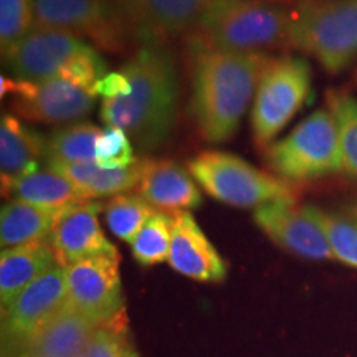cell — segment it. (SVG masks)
Masks as SVG:
<instances>
[{"instance_id":"obj_1","label":"cell","mask_w":357,"mask_h":357,"mask_svg":"<svg viewBox=\"0 0 357 357\" xmlns=\"http://www.w3.org/2000/svg\"><path fill=\"white\" fill-rule=\"evenodd\" d=\"M119 70L129 79V93L101 100L102 123L123 129L142 151L155 149L166 142L176 119V65L164 45H141Z\"/></svg>"},{"instance_id":"obj_2","label":"cell","mask_w":357,"mask_h":357,"mask_svg":"<svg viewBox=\"0 0 357 357\" xmlns=\"http://www.w3.org/2000/svg\"><path fill=\"white\" fill-rule=\"evenodd\" d=\"M270 60L265 53H194L190 113L205 141L234 136Z\"/></svg>"},{"instance_id":"obj_3","label":"cell","mask_w":357,"mask_h":357,"mask_svg":"<svg viewBox=\"0 0 357 357\" xmlns=\"http://www.w3.org/2000/svg\"><path fill=\"white\" fill-rule=\"evenodd\" d=\"M293 12L261 0H217L187 37L192 53H263L289 47Z\"/></svg>"},{"instance_id":"obj_4","label":"cell","mask_w":357,"mask_h":357,"mask_svg":"<svg viewBox=\"0 0 357 357\" xmlns=\"http://www.w3.org/2000/svg\"><path fill=\"white\" fill-rule=\"evenodd\" d=\"M2 61L15 79L65 78L95 93L98 83L108 75L106 63L91 45L75 35L40 26L3 52Z\"/></svg>"},{"instance_id":"obj_5","label":"cell","mask_w":357,"mask_h":357,"mask_svg":"<svg viewBox=\"0 0 357 357\" xmlns=\"http://www.w3.org/2000/svg\"><path fill=\"white\" fill-rule=\"evenodd\" d=\"M289 47L314 56L329 73L357 60V0L305 2L293 12Z\"/></svg>"},{"instance_id":"obj_6","label":"cell","mask_w":357,"mask_h":357,"mask_svg":"<svg viewBox=\"0 0 357 357\" xmlns=\"http://www.w3.org/2000/svg\"><path fill=\"white\" fill-rule=\"evenodd\" d=\"M266 162L276 176L288 182L342 172V149L337 123L329 109H319L287 137L268 146Z\"/></svg>"},{"instance_id":"obj_7","label":"cell","mask_w":357,"mask_h":357,"mask_svg":"<svg viewBox=\"0 0 357 357\" xmlns=\"http://www.w3.org/2000/svg\"><path fill=\"white\" fill-rule=\"evenodd\" d=\"M187 171L211 197L238 208L296 199L288 181L260 171L235 154L205 151L187 162Z\"/></svg>"},{"instance_id":"obj_8","label":"cell","mask_w":357,"mask_h":357,"mask_svg":"<svg viewBox=\"0 0 357 357\" xmlns=\"http://www.w3.org/2000/svg\"><path fill=\"white\" fill-rule=\"evenodd\" d=\"M311 93V68L298 56L271 58L263 70L252 108L257 144L270 146Z\"/></svg>"},{"instance_id":"obj_9","label":"cell","mask_w":357,"mask_h":357,"mask_svg":"<svg viewBox=\"0 0 357 357\" xmlns=\"http://www.w3.org/2000/svg\"><path fill=\"white\" fill-rule=\"evenodd\" d=\"M66 305L96 328L124 323L119 253L65 266Z\"/></svg>"},{"instance_id":"obj_10","label":"cell","mask_w":357,"mask_h":357,"mask_svg":"<svg viewBox=\"0 0 357 357\" xmlns=\"http://www.w3.org/2000/svg\"><path fill=\"white\" fill-rule=\"evenodd\" d=\"M2 98L19 119L43 124H61L82 119L95 108L96 93L65 78L25 82L2 77Z\"/></svg>"},{"instance_id":"obj_11","label":"cell","mask_w":357,"mask_h":357,"mask_svg":"<svg viewBox=\"0 0 357 357\" xmlns=\"http://www.w3.org/2000/svg\"><path fill=\"white\" fill-rule=\"evenodd\" d=\"M35 26L89 38L102 50H119L129 37L116 0H32Z\"/></svg>"},{"instance_id":"obj_12","label":"cell","mask_w":357,"mask_h":357,"mask_svg":"<svg viewBox=\"0 0 357 357\" xmlns=\"http://www.w3.org/2000/svg\"><path fill=\"white\" fill-rule=\"evenodd\" d=\"M217 0H116L129 37L164 45L197 30Z\"/></svg>"},{"instance_id":"obj_13","label":"cell","mask_w":357,"mask_h":357,"mask_svg":"<svg viewBox=\"0 0 357 357\" xmlns=\"http://www.w3.org/2000/svg\"><path fill=\"white\" fill-rule=\"evenodd\" d=\"M255 223L276 245L310 260H334L328 236L312 211L296 199H280L255 211Z\"/></svg>"},{"instance_id":"obj_14","label":"cell","mask_w":357,"mask_h":357,"mask_svg":"<svg viewBox=\"0 0 357 357\" xmlns=\"http://www.w3.org/2000/svg\"><path fill=\"white\" fill-rule=\"evenodd\" d=\"M65 266L56 265L29 284L2 310L3 334L19 346L42 333L66 310Z\"/></svg>"},{"instance_id":"obj_15","label":"cell","mask_w":357,"mask_h":357,"mask_svg":"<svg viewBox=\"0 0 357 357\" xmlns=\"http://www.w3.org/2000/svg\"><path fill=\"white\" fill-rule=\"evenodd\" d=\"M172 215V242L167 263L177 273L202 283L225 280L227 265L190 212Z\"/></svg>"},{"instance_id":"obj_16","label":"cell","mask_w":357,"mask_h":357,"mask_svg":"<svg viewBox=\"0 0 357 357\" xmlns=\"http://www.w3.org/2000/svg\"><path fill=\"white\" fill-rule=\"evenodd\" d=\"M100 211L101 205L88 200L73 205L60 217L48 236L60 265L68 266L86 258L118 253L114 245L102 234L98 220Z\"/></svg>"},{"instance_id":"obj_17","label":"cell","mask_w":357,"mask_h":357,"mask_svg":"<svg viewBox=\"0 0 357 357\" xmlns=\"http://www.w3.org/2000/svg\"><path fill=\"white\" fill-rule=\"evenodd\" d=\"M137 194L155 211L189 212L202 204V194L190 172L172 160L147 159Z\"/></svg>"},{"instance_id":"obj_18","label":"cell","mask_w":357,"mask_h":357,"mask_svg":"<svg viewBox=\"0 0 357 357\" xmlns=\"http://www.w3.org/2000/svg\"><path fill=\"white\" fill-rule=\"evenodd\" d=\"M47 160V136L25 126L13 114H3L0 123V181L2 194H10L20 178L40 169Z\"/></svg>"},{"instance_id":"obj_19","label":"cell","mask_w":357,"mask_h":357,"mask_svg":"<svg viewBox=\"0 0 357 357\" xmlns=\"http://www.w3.org/2000/svg\"><path fill=\"white\" fill-rule=\"evenodd\" d=\"M98 329L66 306L42 333L17 346L10 357H83Z\"/></svg>"},{"instance_id":"obj_20","label":"cell","mask_w":357,"mask_h":357,"mask_svg":"<svg viewBox=\"0 0 357 357\" xmlns=\"http://www.w3.org/2000/svg\"><path fill=\"white\" fill-rule=\"evenodd\" d=\"M60 265L50 240L2 250L0 253V303L2 310L12 305L24 289L45 271Z\"/></svg>"},{"instance_id":"obj_21","label":"cell","mask_w":357,"mask_h":357,"mask_svg":"<svg viewBox=\"0 0 357 357\" xmlns=\"http://www.w3.org/2000/svg\"><path fill=\"white\" fill-rule=\"evenodd\" d=\"M35 205L12 199L0 212V245L2 250L42 242L52 235L56 222L68 211Z\"/></svg>"},{"instance_id":"obj_22","label":"cell","mask_w":357,"mask_h":357,"mask_svg":"<svg viewBox=\"0 0 357 357\" xmlns=\"http://www.w3.org/2000/svg\"><path fill=\"white\" fill-rule=\"evenodd\" d=\"M147 159H137L132 166L121 169H106L98 166L96 162L88 164H71L50 160L47 167L63 174L73 184L86 192L89 199L116 197L126 194L139 185L144 176Z\"/></svg>"},{"instance_id":"obj_23","label":"cell","mask_w":357,"mask_h":357,"mask_svg":"<svg viewBox=\"0 0 357 357\" xmlns=\"http://www.w3.org/2000/svg\"><path fill=\"white\" fill-rule=\"evenodd\" d=\"M8 195H12L13 199L52 208L73 207V205L91 200L86 192L73 184L68 177L50 167L38 169V171L20 178L12 187Z\"/></svg>"},{"instance_id":"obj_24","label":"cell","mask_w":357,"mask_h":357,"mask_svg":"<svg viewBox=\"0 0 357 357\" xmlns=\"http://www.w3.org/2000/svg\"><path fill=\"white\" fill-rule=\"evenodd\" d=\"M102 129L95 124L79 123L52 132L47 137V160L71 164H88L96 159V142Z\"/></svg>"},{"instance_id":"obj_25","label":"cell","mask_w":357,"mask_h":357,"mask_svg":"<svg viewBox=\"0 0 357 357\" xmlns=\"http://www.w3.org/2000/svg\"><path fill=\"white\" fill-rule=\"evenodd\" d=\"M172 242V215L155 211L131 243L132 257L144 266L167 261Z\"/></svg>"},{"instance_id":"obj_26","label":"cell","mask_w":357,"mask_h":357,"mask_svg":"<svg viewBox=\"0 0 357 357\" xmlns=\"http://www.w3.org/2000/svg\"><path fill=\"white\" fill-rule=\"evenodd\" d=\"M105 211L106 223L113 235L123 242L131 243L155 208L139 194H121L111 199Z\"/></svg>"},{"instance_id":"obj_27","label":"cell","mask_w":357,"mask_h":357,"mask_svg":"<svg viewBox=\"0 0 357 357\" xmlns=\"http://www.w3.org/2000/svg\"><path fill=\"white\" fill-rule=\"evenodd\" d=\"M326 101L341 136L342 172L357 178V100L347 93L329 91Z\"/></svg>"},{"instance_id":"obj_28","label":"cell","mask_w":357,"mask_h":357,"mask_svg":"<svg viewBox=\"0 0 357 357\" xmlns=\"http://www.w3.org/2000/svg\"><path fill=\"white\" fill-rule=\"evenodd\" d=\"M312 211L328 236L334 260L357 268V220L328 213L312 205Z\"/></svg>"},{"instance_id":"obj_29","label":"cell","mask_w":357,"mask_h":357,"mask_svg":"<svg viewBox=\"0 0 357 357\" xmlns=\"http://www.w3.org/2000/svg\"><path fill=\"white\" fill-rule=\"evenodd\" d=\"M35 29L32 0H0V47L2 53Z\"/></svg>"},{"instance_id":"obj_30","label":"cell","mask_w":357,"mask_h":357,"mask_svg":"<svg viewBox=\"0 0 357 357\" xmlns=\"http://www.w3.org/2000/svg\"><path fill=\"white\" fill-rule=\"evenodd\" d=\"M131 139L123 129L105 128L101 131L100 139L96 142V159L98 166L106 169L129 167L136 162Z\"/></svg>"},{"instance_id":"obj_31","label":"cell","mask_w":357,"mask_h":357,"mask_svg":"<svg viewBox=\"0 0 357 357\" xmlns=\"http://www.w3.org/2000/svg\"><path fill=\"white\" fill-rule=\"evenodd\" d=\"M83 357H137L128 339L126 321L98 329Z\"/></svg>"},{"instance_id":"obj_32","label":"cell","mask_w":357,"mask_h":357,"mask_svg":"<svg viewBox=\"0 0 357 357\" xmlns=\"http://www.w3.org/2000/svg\"><path fill=\"white\" fill-rule=\"evenodd\" d=\"M352 218H354V220H357V205L354 208H352Z\"/></svg>"},{"instance_id":"obj_33","label":"cell","mask_w":357,"mask_h":357,"mask_svg":"<svg viewBox=\"0 0 357 357\" xmlns=\"http://www.w3.org/2000/svg\"><path fill=\"white\" fill-rule=\"evenodd\" d=\"M356 82H357V71H356Z\"/></svg>"}]
</instances>
